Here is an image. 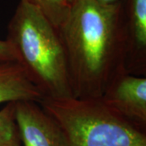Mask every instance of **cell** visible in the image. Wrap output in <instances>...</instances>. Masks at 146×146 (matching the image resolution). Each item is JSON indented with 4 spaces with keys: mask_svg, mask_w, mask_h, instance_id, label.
<instances>
[{
    "mask_svg": "<svg viewBox=\"0 0 146 146\" xmlns=\"http://www.w3.org/2000/svg\"><path fill=\"white\" fill-rule=\"evenodd\" d=\"M58 30L74 98L98 100L111 81L127 72L124 0L113 4L76 0Z\"/></svg>",
    "mask_w": 146,
    "mask_h": 146,
    "instance_id": "6da1fadb",
    "label": "cell"
},
{
    "mask_svg": "<svg viewBox=\"0 0 146 146\" xmlns=\"http://www.w3.org/2000/svg\"><path fill=\"white\" fill-rule=\"evenodd\" d=\"M6 40L43 98H74L62 36L41 11L20 0L8 24Z\"/></svg>",
    "mask_w": 146,
    "mask_h": 146,
    "instance_id": "7a4b0ae2",
    "label": "cell"
},
{
    "mask_svg": "<svg viewBox=\"0 0 146 146\" xmlns=\"http://www.w3.org/2000/svg\"><path fill=\"white\" fill-rule=\"evenodd\" d=\"M39 104L63 127L70 146H146L145 130L99 100L43 98Z\"/></svg>",
    "mask_w": 146,
    "mask_h": 146,
    "instance_id": "3957f363",
    "label": "cell"
},
{
    "mask_svg": "<svg viewBox=\"0 0 146 146\" xmlns=\"http://www.w3.org/2000/svg\"><path fill=\"white\" fill-rule=\"evenodd\" d=\"M98 100L121 118L146 129V77L121 73Z\"/></svg>",
    "mask_w": 146,
    "mask_h": 146,
    "instance_id": "277c9868",
    "label": "cell"
},
{
    "mask_svg": "<svg viewBox=\"0 0 146 146\" xmlns=\"http://www.w3.org/2000/svg\"><path fill=\"white\" fill-rule=\"evenodd\" d=\"M15 118L22 146H70L63 127L39 102H15Z\"/></svg>",
    "mask_w": 146,
    "mask_h": 146,
    "instance_id": "5b68a950",
    "label": "cell"
},
{
    "mask_svg": "<svg viewBox=\"0 0 146 146\" xmlns=\"http://www.w3.org/2000/svg\"><path fill=\"white\" fill-rule=\"evenodd\" d=\"M127 72L146 77V0H124Z\"/></svg>",
    "mask_w": 146,
    "mask_h": 146,
    "instance_id": "8992f818",
    "label": "cell"
},
{
    "mask_svg": "<svg viewBox=\"0 0 146 146\" xmlns=\"http://www.w3.org/2000/svg\"><path fill=\"white\" fill-rule=\"evenodd\" d=\"M42 99V94L30 82L17 62L0 66V103L17 101L40 102Z\"/></svg>",
    "mask_w": 146,
    "mask_h": 146,
    "instance_id": "52a82bcc",
    "label": "cell"
},
{
    "mask_svg": "<svg viewBox=\"0 0 146 146\" xmlns=\"http://www.w3.org/2000/svg\"><path fill=\"white\" fill-rule=\"evenodd\" d=\"M46 17L58 29L68 16L76 0H25Z\"/></svg>",
    "mask_w": 146,
    "mask_h": 146,
    "instance_id": "ba28073f",
    "label": "cell"
},
{
    "mask_svg": "<svg viewBox=\"0 0 146 146\" xmlns=\"http://www.w3.org/2000/svg\"><path fill=\"white\" fill-rule=\"evenodd\" d=\"M0 146H22L15 118V102L0 110Z\"/></svg>",
    "mask_w": 146,
    "mask_h": 146,
    "instance_id": "9c48e42d",
    "label": "cell"
},
{
    "mask_svg": "<svg viewBox=\"0 0 146 146\" xmlns=\"http://www.w3.org/2000/svg\"><path fill=\"white\" fill-rule=\"evenodd\" d=\"M17 62L16 53L7 40H0V66Z\"/></svg>",
    "mask_w": 146,
    "mask_h": 146,
    "instance_id": "30bf717a",
    "label": "cell"
},
{
    "mask_svg": "<svg viewBox=\"0 0 146 146\" xmlns=\"http://www.w3.org/2000/svg\"><path fill=\"white\" fill-rule=\"evenodd\" d=\"M93 1L98 2L102 4H113V3H117L119 0H93Z\"/></svg>",
    "mask_w": 146,
    "mask_h": 146,
    "instance_id": "8fae6325",
    "label": "cell"
}]
</instances>
